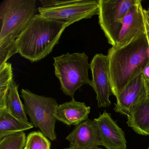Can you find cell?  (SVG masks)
<instances>
[{"label": "cell", "mask_w": 149, "mask_h": 149, "mask_svg": "<svg viewBox=\"0 0 149 149\" xmlns=\"http://www.w3.org/2000/svg\"><path fill=\"white\" fill-rule=\"evenodd\" d=\"M54 59L55 74L60 81L61 90L66 95L73 98L76 91L84 84L92 87L88 76L90 64L85 53H68Z\"/></svg>", "instance_id": "277c9868"}, {"label": "cell", "mask_w": 149, "mask_h": 149, "mask_svg": "<svg viewBox=\"0 0 149 149\" xmlns=\"http://www.w3.org/2000/svg\"><path fill=\"white\" fill-rule=\"evenodd\" d=\"M21 97L26 113L33 126L39 128L47 138L52 141L57 139L55 131L56 111L59 106L56 99L34 94L22 89Z\"/></svg>", "instance_id": "5b68a950"}, {"label": "cell", "mask_w": 149, "mask_h": 149, "mask_svg": "<svg viewBox=\"0 0 149 149\" xmlns=\"http://www.w3.org/2000/svg\"><path fill=\"white\" fill-rule=\"evenodd\" d=\"M148 10H149V8H148Z\"/></svg>", "instance_id": "603a6c76"}, {"label": "cell", "mask_w": 149, "mask_h": 149, "mask_svg": "<svg viewBox=\"0 0 149 149\" xmlns=\"http://www.w3.org/2000/svg\"><path fill=\"white\" fill-rule=\"evenodd\" d=\"M127 118L128 126L135 132L149 135V96L134 105Z\"/></svg>", "instance_id": "5bb4252c"}, {"label": "cell", "mask_w": 149, "mask_h": 149, "mask_svg": "<svg viewBox=\"0 0 149 149\" xmlns=\"http://www.w3.org/2000/svg\"><path fill=\"white\" fill-rule=\"evenodd\" d=\"M18 88L19 85L13 80L7 97L6 108L9 113L15 117L28 121L24 105L20 98Z\"/></svg>", "instance_id": "2e32d148"}, {"label": "cell", "mask_w": 149, "mask_h": 149, "mask_svg": "<svg viewBox=\"0 0 149 149\" xmlns=\"http://www.w3.org/2000/svg\"><path fill=\"white\" fill-rule=\"evenodd\" d=\"M148 96V87L141 74L130 82L116 98L114 110L127 116L134 105Z\"/></svg>", "instance_id": "7c38bea8"}, {"label": "cell", "mask_w": 149, "mask_h": 149, "mask_svg": "<svg viewBox=\"0 0 149 149\" xmlns=\"http://www.w3.org/2000/svg\"><path fill=\"white\" fill-rule=\"evenodd\" d=\"M107 56L112 94L117 98L149 63V46L146 34L123 47H111Z\"/></svg>", "instance_id": "6da1fadb"}, {"label": "cell", "mask_w": 149, "mask_h": 149, "mask_svg": "<svg viewBox=\"0 0 149 149\" xmlns=\"http://www.w3.org/2000/svg\"><path fill=\"white\" fill-rule=\"evenodd\" d=\"M148 149H149V148H148Z\"/></svg>", "instance_id": "cb8c5ba5"}, {"label": "cell", "mask_w": 149, "mask_h": 149, "mask_svg": "<svg viewBox=\"0 0 149 149\" xmlns=\"http://www.w3.org/2000/svg\"><path fill=\"white\" fill-rule=\"evenodd\" d=\"M36 0H5L0 6V45L15 46V41L36 15Z\"/></svg>", "instance_id": "3957f363"}, {"label": "cell", "mask_w": 149, "mask_h": 149, "mask_svg": "<svg viewBox=\"0 0 149 149\" xmlns=\"http://www.w3.org/2000/svg\"><path fill=\"white\" fill-rule=\"evenodd\" d=\"M141 2V0H136L124 18L115 47H123L146 34Z\"/></svg>", "instance_id": "9c48e42d"}, {"label": "cell", "mask_w": 149, "mask_h": 149, "mask_svg": "<svg viewBox=\"0 0 149 149\" xmlns=\"http://www.w3.org/2000/svg\"><path fill=\"white\" fill-rule=\"evenodd\" d=\"M72 149L71 148H70V147H69V148H65V149Z\"/></svg>", "instance_id": "7402d4cb"}, {"label": "cell", "mask_w": 149, "mask_h": 149, "mask_svg": "<svg viewBox=\"0 0 149 149\" xmlns=\"http://www.w3.org/2000/svg\"><path fill=\"white\" fill-rule=\"evenodd\" d=\"M102 149V148H98V147H94V148H92V149Z\"/></svg>", "instance_id": "44dd1931"}, {"label": "cell", "mask_w": 149, "mask_h": 149, "mask_svg": "<svg viewBox=\"0 0 149 149\" xmlns=\"http://www.w3.org/2000/svg\"><path fill=\"white\" fill-rule=\"evenodd\" d=\"M33 127L28 121L19 119L13 116L6 108L0 109V139L9 134L24 132Z\"/></svg>", "instance_id": "9a60e30c"}, {"label": "cell", "mask_w": 149, "mask_h": 149, "mask_svg": "<svg viewBox=\"0 0 149 149\" xmlns=\"http://www.w3.org/2000/svg\"><path fill=\"white\" fill-rule=\"evenodd\" d=\"M68 26L64 22L36 15L15 41L18 53L32 62L42 60L52 52Z\"/></svg>", "instance_id": "7a4b0ae2"}, {"label": "cell", "mask_w": 149, "mask_h": 149, "mask_svg": "<svg viewBox=\"0 0 149 149\" xmlns=\"http://www.w3.org/2000/svg\"><path fill=\"white\" fill-rule=\"evenodd\" d=\"M91 107L84 102H77L74 98L70 102L59 105L56 111V120L68 125H76L88 119Z\"/></svg>", "instance_id": "4fadbf2b"}, {"label": "cell", "mask_w": 149, "mask_h": 149, "mask_svg": "<svg viewBox=\"0 0 149 149\" xmlns=\"http://www.w3.org/2000/svg\"><path fill=\"white\" fill-rule=\"evenodd\" d=\"M26 138L24 132L5 136L0 139V149H24Z\"/></svg>", "instance_id": "ac0fdd59"}, {"label": "cell", "mask_w": 149, "mask_h": 149, "mask_svg": "<svg viewBox=\"0 0 149 149\" xmlns=\"http://www.w3.org/2000/svg\"><path fill=\"white\" fill-rule=\"evenodd\" d=\"M143 14L145 26L146 36L147 37L149 46V11L143 8Z\"/></svg>", "instance_id": "ffe728a7"}, {"label": "cell", "mask_w": 149, "mask_h": 149, "mask_svg": "<svg viewBox=\"0 0 149 149\" xmlns=\"http://www.w3.org/2000/svg\"><path fill=\"white\" fill-rule=\"evenodd\" d=\"M99 4L97 0L68 1L64 5L52 7H40V14L45 18L64 22L70 26L84 19L92 18L99 13Z\"/></svg>", "instance_id": "52a82bcc"}, {"label": "cell", "mask_w": 149, "mask_h": 149, "mask_svg": "<svg viewBox=\"0 0 149 149\" xmlns=\"http://www.w3.org/2000/svg\"><path fill=\"white\" fill-rule=\"evenodd\" d=\"M24 149H51V142L41 132H33L27 137Z\"/></svg>", "instance_id": "d6986e66"}, {"label": "cell", "mask_w": 149, "mask_h": 149, "mask_svg": "<svg viewBox=\"0 0 149 149\" xmlns=\"http://www.w3.org/2000/svg\"><path fill=\"white\" fill-rule=\"evenodd\" d=\"M13 80L12 64L6 63L0 67V109L6 108L7 97Z\"/></svg>", "instance_id": "e0dca14e"}, {"label": "cell", "mask_w": 149, "mask_h": 149, "mask_svg": "<svg viewBox=\"0 0 149 149\" xmlns=\"http://www.w3.org/2000/svg\"><path fill=\"white\" fill-rule=\"evenodd\" d=\"M92 73V87L96 94L99 108L109 107L111 104L109 97L113 95L109 73L107 56L96 54L90 63Z\"/></svg>", "instance_id": "ba28073f"}, {"label": "cell", "mask_w": 149, "mask_h": 149, "mask_svg": "<svg viewBox=\"0 0 149 149\" xmlns=\"http://www.w3.org/2000/svg\"><path fill=\"white\" fill-rule=\"evenodd\" d=\"M66 139L72 149H91L102 146V140L96 122L87 119L76 126Z\"/></svg>", "instance_id": "30bf717a"}, {"label": "cell", "mask_w": 149, "mask_h": 149, "mask_svg": "<svg viewBox=\"0 0 149 149\" xmlns=\"http://www.w3.org/2000/svg\"><path fill=\"white\" fill-rule=\"evenodd\" d=\"M95 120L102 139V146L106 149H126L124 132L111 118V114L105 111Z\"/></svg>", "instance_id": "8fae6325"}, {"label": "cell", "mask_w": 149, "mask_h": 149, "mask_svg": "<svg viewBox=\"0 0 149 149\" xmlns=\"http://www.w3.org/2000/svg\"><path fill=\"white\" fill-rule=\"evenodd\" d=\"M98 19L109 44L116 45L126 14L136 0H98Z\"/></svg>", "instance_id": "8992f818"}]
</instances>
